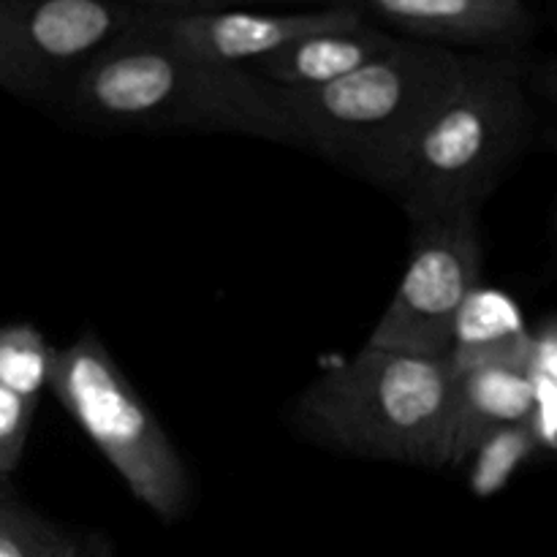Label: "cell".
Segmentation results:
<instances>
[{
  "mask_svg": "<svg viewBox=\"0 0 557 557\" xmlns=\"http://www.w3.org/2000/svg\"><path fill=\"white\" fill-rule=\"evenodd\" d=\"M58 557H79V549H76L74 544L69 542V544H65V547H63V553H60Z\"/></svg>",
  "mask_w": 557,
  "mask_h": 557,
  "instance_id": "cell-20",
  "label": "cell"
},
{
  "mask_svg": "<svg viewBox=\"0 0 557 557\" xmlns=\"http://www.w3.org/2000/svg\"><path fill=\"white\" fill-rule=\"evenodd\" d=\"M65 539L16 500H0V557H58Z\"/></svg>",
  "mask_w": 557,
  "mask_h": 557,
  "instance_id": "cell-15",
  "label": "cell"
},
{
  "mask_svg": "<svg viewBox=\"0 0 557 557\" xmlns=\"http://www.w3.org/2000/svg\"><path fill=\"white\" fill-rule=\"evenodd\" d=\"M451 406L449 359L364 346L302 392L297 422L330 449L441 468L451 462Z\"/></svg>",
  "mask_w": 557,
  "mask_h": 557,
  "instance_id": "cell-3",
  "label": "cell"
},
{
  "mask_svg": "<svg viewBox=\"0 0 557 557\" xmlns=\"http://www.w3.org/2000/svg\"><path fill=\"white\" fill-rule=\"evenodd\" d=\"M528 428L539 446L557 451V384L553 381L533 375V411Z\"/></svg>",
  "mask_w": 557,
  "mask_h": 557,
  "instance_id": "cell-18",
  "label": "cell"
},
{
  "mask_svg": "<svg viewBox=\"0 0 557 557\" xmlns=\"http://www.w3.org/2000/svg\"><path fill=\"white\" fill-rule=\"evenodd\" d=\"M49 392L136 500L163 522L185 515L194 495L188 468L96 335L87 332L69 348H54Z\"/></svg>",
  "mask_w": 557,
  "mask_h": 557,
  "instance_id": "cell-5",
  "label": "cell"
},
{
  "mask_svg": "<svg viewBox=\"0 0 557 557\" xmlns=\"http://www.w3.org/2000/svg\"><path fill=\"white\" fill-rule=\"evenodd\" d=\"M364 20L351 5L326 9H232L210 14H145L139 11L136 25L150 36L232 69H253L288 44Z\"/></svg>",
  "mask_w": 557,
  "mask_h": 557,
  "instance_id": "cell-8",
  "label": "cell"
},
{
  "mask_svg": "<svg viewBox=\"0 0 557 557\" xmlns=\"http://www.w3.org/2000/svg\"><path fill=\"white\" fill-rule=\"evenodd\" d=\"M462 52L397 38L354 74L315 90H281L292 145L395 188L411 141L435 98L460 71Z\"/></svg>",
  "mask_w": 557,
  "mask_h": 557,
  "instance_id": "cell-2",
  "label": "cell"
},
{
  "mask_svg": "<svg viewBox=\"0 0 557 557\" xmlns=\"http://www.w3.org/2000/svg\"><path fill=\"white\" fill-rule=\"evenodd\" d=\"M36 408L38 403L25 400L0 386V476L3 479H9L20 466Z\"/></svg>",
  "mask_w": 557,
  "mask_h": 557,
  "instance_id": "cell-17",
  "label": "cell"
},
{
  "mask_svg": "<svg viewBox=\"0 0 557 557\" xmlns=\"http://www.w3.org/2000/svg\"><path fill=\"white\" fill-rule=\"evenodd\" d=\"M413 226L406 275L364 346L411 357H449L457 319L482 277L476 212H451Z\"/></svg>",
  "mask_w": 557,
  "mask_h": 557,
  "instance_id": "cell-6",
  "label": "cell"
},
{
  "mask_svg": "<svg viewBox=\"0 0 557 557\" xmlns=\"http://www.w3.org/2000/svg\"><path fill=\"white\" fill-rule=\"evenodd\" d=\"M58 107L103 131L243 134L292 145V125L270 82L183 52L136 22L82 71Z\"/></svg>",
  "mask_w": 557,
  "mask_h": 557,
  "instance_id": "cell-1",
  "label": "cell"
},
{
  "mask_svg": "<svg viewBox=\"0 0 557 557\" xmlns=\"http://www.w3.org/2000/svg\"><path fill=\"white\" fill-rule=\"evenodd\" d=\"M528 101L511 60L462 52L435 98L392 194L417 221L476 212L528 136Z\"/></svg>",
  "mask_w": 557,
  "mask_h": 557,
  "instance_id": "cell-4",
  "label": "cell"
},
{
  "mask_svg": "<svg viewBox=\"0 0 557 557\" xmlns=\"http://www.w3.org/2000/svg\"><path fill=\"white\" fill-rule=\"evenodd\" d=\"M0 5H3V0H0Z\"/></svg>",
  "mask_w": 557,
  "mask_h": 557,
  "instance_id": "cell-22",
  "label": "cell"
},
{
  "mask_svg": "<svg viewBox=\"0 0 557 557\" xmlns=\"http://www.w3.org/2000/svg\"><path fill=\"white\" fill-rule=\"evenodd\" d=\"M54 346L30 324L0 326V386L38 403L49 389Z\"/></svg>",
  "mask_w": 557,
  "mask_h": 557,
  "instance_id": "cell-13",
  "label": "cell"
},
{
  "mask_svg": "<svg viewBox=\"0 0 557 557\" xmlns=\"http://www.w3.org/2000/svg\"><path fill=\"white\" fill-rule=\"evenodd\" d=\"M370 22L433 47H504L531 30L525 0H354Z\"/></svg>",
  "mask_w": 557,
  "mask_h": 557,
  "instance_id": "cell-9",
  "label": "cell"
},
{
  "mask_svg": "<svg viewBox=\"0 0 557 557\" xmlns=\"http://www.w3.org/2000/svg\"><path fill=\"white\" fill-rule=\"evenodd\" d=\"M5 498H11V493H9V479L0 476V500H5Z\"/></svg>",
  "mask_w": 557,
  "mask_h": 557,
  "instance_id": "cell-21",
  "label": "cell"
},
{
  "mask_svg": "<svg viewBox=\"0 0 557 557\" xmlns=\"http://www.w3.org/2000/svg\"><path fill=\"white\" fill-rule=\"evenodd\" d=\"M125 0H3L0 90L60 103L82 71L134 27Z\"/></svg>",
  "mask_w": 557,
  "mask_h": 557,
  "instance_id": "cell-7",
  "label": "cell"
},
{
  "mask_svg": "<svg viewBox=\"0 0 557 557\" xmlns=\"http://www.w3.org/2000/svg\"><path fill=\"white\" fill-rule=\"evenodd\" d=\"M531 375L557 384V319L544 321L531 332Z\"/></svg>",
  "mask_w": 557,
  "mask_h": 557,
  "instance_id": "cell-19",
  "label": "cell"
},
{
  "mask_svg": "<svg viewBox=\"0 0 557 557\" xmlns=\"http://www.w3.org/2000/svg\"><path fill=\"white\" fill-rule=\"evenodd\" d=\"M455 375L451 462H462L487 435L525 424L533 411V375L520 364H476Z\"/></svg>",
  "mask_w": 557,
  "mask_h": 557,
  "instance_id": "cell-11",
  "label": "cell"
},
{
  "mask_svg": "<svg viewBox=\"0 0 557 557\" xmlns=\"http://www.w3.org/2000/svg\"><path fill=\"white\" fill-rule=\"evenodd\" d=\"M145 14H210L232 9H326L351 5L354 0H125Z\"/></svg>",
  "mask_w": 557,
  "mask_h": 557,
  "instance_id": "cell-16",
  "label": "cell"
},
{
  "mask_svg": "<svg viewBox=\"0 0 557 557\" xmlns=\"http://www.w3.org/2000/svg\"><path fill=\"white\" fill-rule=\"evenodd\" d=\"M539 449L531 428L525 424H509V428L495 430L493 435L482 441L473 451V471H471V490L479 498L498 493L517 468Z\"/></svg>",
  "mask_w": 557,
  "mask_h": 557,
  "instance_id": "cell-14",
  "label": "cell"
},
{
  "mask_svg": "<svg viewBox=\"0 0 557 557\" xmlns=\"http://www.w3.org/2000/svg\"><path fill=\"white\" fill-rule=\"evenodd\" d=\"M451 373L476 364H520L531 370V332L515 299L500 292H476L457 319L449 351Z\"/></svg>",
  "mask_w": 557,
  "mask_h": 557,
  "instance_id": "cell-12",
  "label": "cell"
},
{
  "mask_svg": "<svg viewBox=\"0 0 557 557\" xmlns=\"http://www.w3.org/2000/svg\"><path fill=\"white\" fill-rule=\"evenodd\" d=\"M397 38L364 16L351 25L310 33L248 71L281 90H315L389 52Z\"/></svg>",
  "mask_w": 557,
  "mask_h": 557,
  "instance_id": "cell-10",
  "label": "cell"
}]
</instances>
